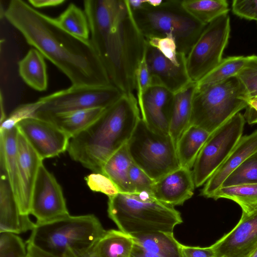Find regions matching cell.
Returning a JSON list of instances; mask_svg holds the SVG:
<instances>
[{
    "instance_id": "6da1fadb",
    "label": "cell",
    "mask_w": 257,
    "mask_h": 257,
    "mask_svg": "<svg viewBox=\"0 0 257 257\" xmlns=\"http://www.w3.org/2000/svg\"><path fill=\"white\" fill-rule=\"evenodd\" d=\"M4 17L29 45L64 73L72 85H112L90 40L69 34L57 25L54 18L23 0L11 1Z\"/></svg>"
},
{
    "instance_id": "3957f363",
    "label": "cell",
    "mask_w": 257,
    "mask_h": 257,
    "mask_svg": "<svg viewBox=\"0 0 257 257\" xmlns=\"http://www.w3.org/2000/svg\"><path fill=\"white\" fill-rule=\"evenodd\" d=\"M137 98L123 93L86 128L70 138L71 158L94 173L102 174L107 160L126 145L141 119Z\"/></svg>"
},
{
    "instance_id": "277c9868",
    "label": "cell",
    "mask_w": 257,
    "mask_h": 257,
    "mask_svg": "<svg viewBox=\"0 0 257 257\" xmlns=\"http://www.w3.org/2000/svg\"><path fill=\"white\" fill-rule=\"evenodd\" d=\"M107 213L119 230L130 235L173 232L182 222L174 207L147 192L117 193L108 197Z\"/></svg>"
},
{
    "instance_id": "ab89813d",
    "label": "cell",
    "mask_w": 257,
    "mask_h": 257,
    "mask_svg": "<svg viewBox=\"0 0 257 257\" xmlns=\"http://www.w3.org/2000/svg\"><path fill=\"white\" fill-rule=\"evenodd\" d=\"M136 82L137 100L139 105L142 101L145 92L151 86L150 76L145 59V53L136 71Z\"/></svg>"
},
{
    "instance_id": "e0dca14e",
    "label": "cell",
    "mask_w": 257,
    "mask_h": 257,
    "mask_svg": "<svg viewBox=\"0 0 257 257\" xmlns=\"http://www.w3.org/2000/svg\"><path fill=\"white\" fill-rule=\"evenodd\" d=\"M173 94L164 87L153 85L144 95L139 105L141 118L154 132L169 134Z\"/></svg>"
},
{
    "instance_id": "5b68a950",
    "label": "cell",
    "mask_w": 257,
    "mask_h": 257,
    "mask_svg": "<svg viewBox=\"0 0 257 257\" xmlns=\"http://www.w3.org/2000/svg\"><path fill=\"white\" fill-rule=\"evenodd\" d=\"M27 243L52 255L63 257L68 249L93 247L106 230L93 214L68 215L44 224H36Z\"/></svg>"
},
{
    "instance_id": "f1b7e54d",
    "label": "cell",
    "mask_w": 257,
    "mask_h": 257,
    "mask_svg": "<svg viewBox=\"0 0 257 257\" xmlns=\"http://www.w3.org/2000/svg\"><path fill=\"white\" fill-rule=\"evenodd\" d=\"M57 25L69 34L84 40H90L88 21L84 10L74 3H70L57 18Z\"/></svg>"
},
{
    "instance_id": "74e56055",
    "label": "cell",
    "mask_w": 257,
    "mask_h": 257,
    "mask_svg": "<svg viewBox=\"0 0 257 257\" xmlns=\"http://www.w3.org/2000/svg\"><path fill=\"white\" fill-rule=\"evenodd\" d=\"M129 180L132 193L147 192L152 193L155 181L134 162L130 168Z\"/></svg>"
},
{
    "instance_id": "5bb4252c",
    "label": "cell",
    "mask_w": 257,
    "mask_h": 257,
    "mask_svg": "<svg viewBox=\"0 0 257 257\" xmlns=\"http://www.w3.org/2000/svg\"><path fill=\"white\" fill-rule=\"evenodd\" d=\"M211 246L215 257H248L257 247V206L242 212L236 225Z\"/></svg>"
},
{
    "instance_id": "d4e9b609",
    "label": "cell",
    "mask_w": 257,
    "mask_h": 257,
    "mask_svg": "<svg viewBox=\"0 0 257 257\" xmlns=\"http://www.w3.org/2000/svg\"><path fill=\"white\" fill-rule=\"evenodd\" d=\"M133 163L126 144L113 154L102 167V174L112 181L119 192L132 193L129 170Z\"/></svg>"
},
{
    "instance_id": "e575fe53",
    "label": "cell",
    "mask_w": 257,
    "mask_h": 257,
    "mask_svg": "<svg viewBox=\"0 0 257 257\" xmlns=\"http://www.w3.org/2000/svg\"><path fill=\"white\" fill-rule=\"evenodd\" d=\"M145 39L148 44L156 48L174 64L180 65L186 60V55L178 52L176 43L172 35L164 37H150Z\"/></svg>"
},
{
    "instance_id": "f6af8a7d",
    "label": "cell",
    "mask_w": 257,
    "mask_h": 257,
    "mask_svg": "<svg viewBox=\"0 0 257 257\" xmlns=\"http://www.w3.org/2000/svg\"><path fill=\"white\" fill-rule=\"evenodd\" d=\"M66 1L65 0H29L28 3L33 8H42L60 6Z\"/></svg>"
},
{
    "instance_id": "ac0fdd59",
    "label": "cell",
    "mask_w": 257,
    "mask_h": 257,
    "mask_svg": "<svg viewBox=\"0 0 257 257\" xmlns=\"http://www.w3.org/2000/svg\"><path fill=\"white\" fill-rule=\"evenodd\" d=\"M195 187L192 170L180 167L155 181L152 194L159 201L174 207L190 199Z\"/></svg>"
},
{
    "instance_id": "60d3db41",
    "label": "cell",
    "mask_w": 257,
    "mask_h": 257,
    "mask_svg": "<svg viewBox=\"0 0 257 257\" xmlns=\"http://www.w3.org/2000/svg\"><path fill=\"white\" fill-rule=\"evenodd\" d=\"M231 8L232 13L236 16L257 21V0H233Z\"/></svg>"
},
{
    "instance_id": "b9f144b4",
    "label": "cell",
    "mask_w": 257,
    "mask_h": 257,
    "mask_svg": "<svg viewBox=\"0 0 257 257\" xmlns=\"http://www.w3.org/2000/svg\"><path fill=\"white\" fill-rule=\"evenodd\" d=\"M181 257H215L211 246L206 247L190 246L181 244Z\"/></svg>"
},
{
    "instance_id": "d6986e66",
    "label": "cell",
    "mask_w": 257,
    "mask_h": 257,
    "mask_svg": "<svg viewBox=\"0 0 257 257\" xmlns=\"http://www.w3.org/2000/svg\"><path fill=\"white\" fill-rule=\"evenodd\" d=\"M257 151V130L242 136L222 164L205 183L201 195L211 198L226 178L248 157Z\"/></svg>"
},
{
    "instance_id": "816d5d0a",
    "label": "cell",
    "mask_w": 257,
    "mask_h": 257,
    "mask_svg": "<svg viewBox=\"0 0 257 257\" xmlns=\"http://www.w3.org/2000/svg\"></svg>"
},
{
    "instance_id": "484cf974",
    "label": "cell",
    "mask_w": 257,
    "mask_h": 257,
    "mask_svg": "<svg viewBox=\"0 0 257 257\" xmlns=\"http://www.w3.org/2000/svg\"><path fill=\"white\" fill-rule=\"evenodd\" d=\"M210 133L194 125H190L176 145L180 167L191 169Z\"/></svg>"
},
{
    "instance_id": "d6a6232c",
    "label": "cell",
    "mask_w": 257,
    "mask_h": 257,
    "mask_svg": "<svg viewBox=\"0 0 257 257\" xmlns=\"http://www.w3.org/2000/svg\"><path fill=\"white\" fill-rule=\"evenodd\" d=\"M250 184H257V151L235 169L221 187Z\"/></svg>"
},
{
    "instance_id": "9a60e30c",
    "label": "cell",
    "mask_w": 257,
    "mask_h": 257,
    "mask_svg": "<svg viewBox=\"0 0 257 257\" xmlns=\"http://www.w3.org/2000/svg\"><path fill=\"white\" fill-rule=\"evenodd\" d=\"M145 59L151 86H161L175 93L192 82L187 72L186 60L180 65H176L147 43Z\"/></svg>"
},
{
    "instance_id": "ee69618b",
    "label": "cell",
    "mask_w": 257,
    "mask_h": 257,
    "mask_svg": "<svg viewBox=\"0 0 257 257\" xmlns=\"http://www.w3.org/2000/svg\"><path fill=\"white\" fill-rule=\"evenodd\" d=\"M94 246L83 250L68 249L65 252L63 257H99Z\"/></svg>"
},
{
    "instance_id": "2e32d148",
    "label": "cell",
    "mask_w": 257,
    "mask_h": 257,
    "mask_svg": "<svg viewBox=\"0 0 257 257\" xmlns=\"http://www.w3.org/2000/svg\"><path fill=\"white\" fill-rule=\"evenodd\" d=\"M17 143L19 179L17 202L21 214L29 215L34 185L43 160L19 130Z\"/></svg>"
},
{
    "instance_id": "1f68e13d",
    "label": "cell",
    "mask_w": 257,
    "mask_h": 257,
    "mask_svg": "<svg viewBox=\"0 0 257 257\" xmlns=\"http://www.w3.org/2000/svg\"><path fill=\"white\" fill-rule=\"evenodd\" d=\"M246 60L247 56H243L222 58L220 63L213 70L196 82V88L219 83L237 76Z\"/></svg>"
},
{
    "instance_id": "8d00e7d4",
    "label": "cell",
    "mask_w": 257,
    "mask_h": 257,
    "mask_svg": "<svg viewBox=\"0 0 257 257\" xmlns=\"http://www.w3.org/2000/svg\"><path fill=\"white\" fill-rule=\"evenodd\" d=\"M42 104V102L38 99L35 102L19 105L1 123L0 128H11L23 119L35 117L36 113Z\"/></svg>"
},
{
    "instance_id": "7a4b0ae2",
    "label": "cell",
    "mask_w": 257,
    "mask_h": 257,
    "mask_svg": "<svg viewBox=\"0 0 257 257\" xmlns=\"http://www.w3.org/2000/svg\"><path fill=\"white\" fill-rule=\"evenodd\" d=\"M84 11L90 41L111 84L134 93L136 73L145 53L146 40L139 29L127 0H86Z\"/></svg>"
},
{
    "instance_id": "603a6c76",
    "label": "cell",
    "mask_w": 257,
    "mask_h": 257,
    "mask_svg": "<svg viewBox=\"0 0 257 257\" xmlns=\"http://www.w3.org/2000/svg\"><path fill=\"white\" fill-rule=\"evenodd\" d=\"M20 77L30 87L44 91L48 87L47 66L44 57L34 48L18 63Z\"/></svg>"
},
{
    "instance_id": "836d02e7",
    "label": "cell",
    "mask_w": 257,
    "mask_h": 257,
    "mask_svg": "<svg viewBox=\"0 0 257 257\" xmlns=\"http://www.w3.org/2000/svg\"><path fill=\"white\" fill-rule=\"evenodd\" d=\"M27 246L17 234L0 232V257H27Z\"/></svg>"
},
{
    "instance_id": "4316f807",
    "label": "cell",
    "mask_w": 257,
    "mask_h": 257,
    "mask_svg": "<svg viewBox=\"0 0 257 257\" xmlns=\"http://www.w3.org/2000/svg\"><path fill=\"white\" fill-rule=\"evenodd\" d=\"M132 236L136 244L160 257H181V244L173 232H155Z\"/></svg>"
},
{
    "instance_id": "ba28073f",
    "label": "cell",
    "mask_w": 257,
    "mask_h": 257,
    "mask_svg": "<svg viewBox=\"0 0 257 257\" xmlns=\"http://www.w3.org/2000/svg\"><path fill=\"white\" fill-rule=\"evenodd\" d=\"M127 147L133 162L154 181L180 167L170 135L154 132L141 118Z\"/></svg>"
},
{
    "instance_id": "8992f818",
    "label": "cell",
    "mask_w": 257,
    "mask_h": 257,
    "mask_svg": "<svg viewBox=\"0 0 257 257\" xmlns=\"http://www.w3.org/2000/svg\"><path fill=\"white\" fill-rule=\"evenodd\" d=\"M132 12L145 39L172 35L178 52L186 56L207 26L190 15L183 8L181 0H163L159 6L149 5Z\"/></svg>"
},
{
    "instance_id": "9c48e42d",
    "label": "cell",
    "mask_w": 257,
    "mask_h": 257,
    "mask_svg": "<svg viewBox=\"0 0 257 257\" xmlns=\"http://www.w3.org/2000/svg\"><path fill=\"white\" fill-rule=\"evenodd\" d=\"M117 87L107 86H75L57 91L39 99L42 105L35 117L61 114L71 111L94 108H106L123 95Z\"/></svg>"
},
{
    "instance_id": "ffe728a7",
    "label": "cell",
    "mask_w": 257,
    "mask_h": 257,
    "mask_svg": "<svg viewBox=\"0 0 257 257\" xmlns=\"http://www.w3.org/2000/svg\"><path fill=\"white\" fill-rule=\"evenodd\" d=\"M0 232L16 234L32 230L36 223L28 215L21 214L6 173L1 170Z\"/></svg>"
},
{
    "instance_id": "7dc6e473",
    "label": "cell",
    "mask_w": 257,
    "mask_h": 257,
    "mask_svg": "<svg viewBox=\"0 0 257 257\" xmlns=\"http://www.w3.org/2000/svg\"><path fill=\"white\" fill-rule=\"evenodd\" d=\"M28 254L31 257H58L45 252L33 245L27 243Z\"/></svg>"
},
{
    "instance_id": "f35d334b",
    "label": "cell",
    "mask_w": 257,
    "mask_h": 257,
    "mask_svg": "<svg viewBox=\"0 0 257 257\" xmlns=\"http://www.w3.org/2000/svg\"><path fill=\"white\" fill-rule=\"evenodd\" d=\"M85 179L87 186L92 191L102 193L108 197L119 192L112 181L101 173L93 172L87 176Z\"/></svg>"
},
{
    "instance_id": "681fc988",
    "label": "cell",
    "mask_w": 257,
    "mask_h": 257,
    "mask_svg": "<svg viewBox=\"0 0 257 257\" xmlns=\"http://www.w3.org/2000/svg\"><path fill=\"white\" fill-rule=\"evenodd\" d=\"M248 257H257V247Z\"/></svg>"
},
{
    "instance_id": "7c38bea8",
    "label": "cell",
    "mask_w": 257,
    "mask_h": 257,
    "mask_svg": "<svg viewBox=\"0 0 257 257\" xmlns=\"http://www.w3.org/2000/svg\"><path fill=\"white\" fill-rule=\"evenodd\" d=\"M30 214L36 218V224L46 223L70 215L60 185L43 163L34 185Z\"/></svg>"
},
{
    "instance_id": "4dcf8cb0",
    "label": "cell",
    "mask_w": 257,
    "mask_h": 257,
    "mask_svg": "<svg viewBox=\"0 0 257 257\" xmlns=\"http://www.w3.org/2000/svg\"><path fill=\"white\" fill-rule=\"evenodd\" d=\"M211 198L231 200L240 206L242 212H248L257 206V184L221 187Z\"/></svg>"
},
{
    "instance_id": "44dd1931",
    "label": "cell",
    "mask_w": 257,
    "mask_h": 257,
    "mask_svg": "<svg viewBox=\"0 0 257 257\" xmlns=\"http://www.w3.org/2000/svg\"><path fill=\"white\" fill-rule=\"evenodd\" d=\"M196 88V82H191L173 94L169 134L176 146L190 125L193 98Z\"/></svg>"
},
{
    "instance_id": "bcb514c9",
    "label": "cell",
    "mask_w": 257,
    "mask_h": 257,
    "mask_svg": "<svg viewBox=\"0 0 257 257\" xmlns=\"http://www.w3.org/2000/svg\"><path fill=\"white\" fill-rule=\"evenodd\" d=\"M131 257H160L149 252L135 243Z\"/></svg>"
},
{
    "instance_id": "8fae6325",
    "label": "cell",
    "mask_w": 257,
    "mask_h": 257,
    "mask_svg": "<svg viewBox=\"0 0 257 257\" xmlns=\"http://www.w3.org/2000/svg\"><path fill=\"white\" fill-rule=\"evenodd\" d=\"M230 32L228 14L207 25L186 57V68L191 81L197 82L220 63Z\"/></svg>"
},
{
    "instance_id": "52a82bcc",
    "label": "cell",
    "mask_w": 257,
    "mask_h": 257,
    "mask_svg": "<svg viewBox=\"0 0 257 257\" xmlns=\"http://www.w3.org/2000/svg\"><path fill=\"white\" fill-rule=\"evenodd\" d=\"M237 76L196 88L193 96L190 125L211 133L241 110L250 99Z\"/></svg>"
},
{
    "instance_id": "83f0119b",
    "label": "cell",
    "mask_w": 257,
    "mask_h": 257,
    "mask_svg": "<svg viewBox=\"0 0 257 257\" xmlns=\"http://www.w3.org/2000/svg\"><path fill=\"white\" fill-rule=\"evenodd\" d=\"M133 237L120 230H106L94 246L99 257H131Z\"/></svg>"
},
{
    "instance_id": "30bf717a",
    "label": "cell",
    "mask_w": 257,
    "mask_h": 257,
    "mask_svg": "<svg viewBox=\"0 0 257 257\" xmlns=\"http://www.w3.org/2000/svg\"><path fill=\"white\" fill-rule=\"evenodd\" d=\"M245 122L238 112L210 133L193 167L195 187L206 183L225 161L242 137Z\"/></svg>"
},
{
    "instance_id": "cb8c5ba5",
    "label": "cell",
    "mask_w": 257,
    "mask_h": 257,
    "mask_svg": "<svg viewBox=\"0 0 257 257\" xmlns=\"http://www.w3.org/2000/svg\"><path fill=\"white\" fill-rule=\"evenodd\" d=\"M105 109L94 108L80 110L46 116L41 118L50 121L71 138L94 122Z\"/></svg>"
},
{
    "instance_id": "f546056e",
    "label": "cell",
    "mask_w": 257,
    "mask_h": 257,
    "mask_svg": "<svg viewBox=\"0 0 257 257\" xmlns=\"http://www.w3.org/2000/svg\"><path fill=\"white\" fill-rule=\"evenodd\" d=\"M181 5L191 16L205 25L229 11L226 0H181Z\"/></svg>"
},
{
    "instance_id": "7bdbcfd3",
    "label": "cell",
    "mask_w": 257,
    "mask_h": 257,
    "mask_svg": "<svg viewBox=\"0 0 257 257\" xmlns=\"http://www.w3.org/2000/svg\"><path fill=\"white\" fill-rule=\"evenodd\" d=\"M249 124L257 123V98H250L244 115Z\"/></svg>"
},
{
    "instance_id": "f907efd6",
    "label": "cell",
    "mask_w": 257,
    "mask_h": 257,
    "mask_svg": "<svg viewBox=\"0 0 257 257\" xmlns=\"http://www.w3.org/2000/svg\"><path fill=\"white\" fill-rule=\"evenodd\" d=\"M27 257H31L30 255L28 254Z\"/></svg>"
},
{
    "instance_id": "d590c367",
    "label": "cell",
    "mask_w": 257,
    "mask_h": 257,
    "mask_svg": "<svg viewBox=\"0 0 257 257\" xmlns=\"http://www.w3.org/2000/svg\"><path fill=\"white\" fill-rule=\"evenodd\" d=\"M246 89L250 98H257V56H247L243 67L237 75Z\"/></svg>"
},
{
    "instance_id": "c3c4849f",
    "label": "cell",
    "mask_w": 257,
    "mask_h": 257,
    "mask_svg": "<svg viewBox=\"0 0 257 257\" xmlns=\"http://www.w3.org/2000/svg\"><path fill=\"white\" fill-rule=\"evenodd\" d=\"M127 2L132 11L144 9L149 5L148 1L127 0Z\"/></svg>"
},
{
    "instance_id": "4fadbf2b",
    "label": "cell",
    "mask_w": 257,
    "mask_h": 257,
    "mask_svg": "<svg viewBox=\"0 0 257 257\" xmlns=\"http://www.w3.org/2000/svg\"><path fill=\"white\" fill-rule=\"evenodd\" d=\"M16 126L43 160L56 157L67 150L70 138L46 119L29 117L21 120Z\"/></svg>"
},
{
    "instance_id": "7402d4cb",
    "label": "cell",
    "mask_w": 257,
    "mask_h": 257,
    "mask_svg": "<svg viewBox=\"0 0 257 257\" xmlns=\"http://www.w3.org/2000/svg\"><path fill=\"white\" fill-rule=\"evenodd\" d=\"M18 134L17 126L9 129L0 128L1 170L7 174L17 201L19 194Z\"/></svg>"
}]
</instances>
